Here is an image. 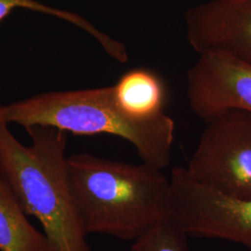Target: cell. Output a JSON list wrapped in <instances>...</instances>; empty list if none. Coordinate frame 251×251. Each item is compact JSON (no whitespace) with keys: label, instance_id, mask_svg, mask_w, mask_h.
Masks as SVG:
<instances>
[{"label":"cell","instance_id":"1","mask_svg":"<svg viewBox=\"0 0 251 251\" xmlns=\"http://www.w3.org/2000/svg\"><path fill=\"white\" fill-rule=\"evenodd\" d=\"M162 171L90 153L67 157L70 187L87 234L133 242L171 217V179Z\"/></svg>","mask_w":251,"mask_h":251},{"label":"cell","instance_id":"2","mask_svg":"<svg viewBox=\"0 0 251 251\" xmlns=\"http://www.w3.org/2000/svg\"><path fill=\"white\" fill-rule=\"evenodd\" d=\"M26 131L30 146L0 117V177L27 215L38 220L50 251H91L69 183L64 132L40 126Z\"/></svg>","mask_w":251,"mask_h":251},{"label":"cell","instance_id":"3","mask_svg":"<svg viewBox=\"0 0 251 251\" xmlns=\"http://www.w3.org/2000/svg\"><path fill=\"white\" fill-rule=\"evenodd\" d=\"M0 117L25 129L40 126L75 135H115L132 144L144 163L160 170L170 164L175 139V122L170 116L126 114L117 104L113 86L51 91L0 104Z\"/></svg>","mask_w":251,"mask_h":251},{"label":"cell","instance_id":"4","mask_svg":"<svg viewBox=\"0 0 251 251\" xmlns=\"http://www.w3.org/2000/svg\"><path fill=\"white\" fill-rule=\"evenodd\" d=\"M185 169L209 188L251 198V113L230 110L206 122Z\"/></svg>","mask_w":251,"mask_h":251},{"label":"cell","instance_id":"5","mask_svg":"<svg viewBox=\"0 0 251 251\" xmlns=\"http://www.w3.org/2000/svg\"><path fill=\"white\" fill-rule=\"evenodd\" d=\"M170 179L171 216L189 236L231 241L251 251V198L209 188L183 167L174 168Z\"/></svg>","mask_w":251,"mask_h":251},{"label":"cell","instance_id":"6","mask_svg":"<svg viewBox=\"0 0 251 251\" xmlns=\"http://www.w3.org/2000/svg\"><path fill=\"white\" fill-rule=\"evenodd\" d=\"M192 111L208 122L230 110L251 113V64L225 54L199 55L187 72Z\"/></svg>","mask_w":251,"mask_h":251},{"label":"cell","instance_id":"7","mask_svg":"<svg viewBox=\"0 0 251 251\" xmlns=\"http://www.w3.org/2000/svg\"><path fill=\"white\" fill-rule=\"evenodd\" d=\"M189 44L199 55L225 54L251 64V0H209L184 14Z\"/></svg>","mask_w":251,"mask_h":251},{"label":"cell","instance_id":"8","mask_svg":"<svg viewBox=\"0 0 251 251\" xmlns=\"http://www.w3.org/2000/svg\"><path fill=\"white\" fill-rule=\"evenodd\" d=\"M26 215L0 177V251H50L45 234L30 224Z\"/></svg>","mask_w":251,"mask_h":251},{"label":"cell","instance_id":"9","mask_svg":"<svg viewBox=\"0 0 251 251\" xmlns=\"http://www.w3.org/2000/svg\"><path fill=\"white\" fill-rule=\"evenodd\" d=\"M113 88L119 107L132 117H152L163 112L164 85L149 70L138 68L125 73Z\"/></svg>","mask_w":251,"mask_h":251},{"label":"cell","instance_id":"10","mask_svg":"<svg viewBox=\"0 0 251 251\" xmlns=\"http://www.w3.org/2000/svg\"><path fill=\"white\" fill-rule=\"evenodd\" d=\"M16 9H25L40 12L68 22L75 26L79 27L94 37L99 42L100 45L103 48V50L117 62L125 63L128 60L125 46L111 36L105 35L91 25L88 20L76 13L64 9H56L37 0H0V22L8 17Z\"/></svg>","mask_w":251,"mask_h":251},{"label":"cell","instance_id":"11","mask_svg":"<svg viewBox=\"0 0 251 251\" xmlns=\"http://www.w3.org/2000/svg\"><path fill=\"white\" fill-rule=\"evenodd\" d=\"M188 234L171 216L132 242L131 251H190Z\"/></svg>","mask_w":251,"mask_h":251}]
</instances>
